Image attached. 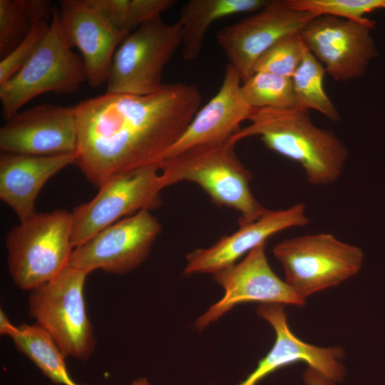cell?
I'll return each mask as SVG.
<instances>
[{
    "mask_svg": "<svg viewBox=\"0 0 385 385\" xmlns=\"http://www.w3.org/2000/svg\"><path fill=\"white\" fill-rule=\"evenodd\" d=\"M160 163L143 166L117 175L99 188L87 202L73 210V248L91 238L106 227L139 211L151 210L160 203L164 190Z\"/></svg>",
    "mask_w": 385,
    "mask_h": 385,
    "instance_id": "obj_9",
    "label": "cell"
},
{
    "mask_svg": "<svg viewBox=\"0 0 385 385\" xmlns=\"http://www.w3.org/2000/svg\"><path fill=\"white\" fill-rule=\"evenodd\" d=\"M374 22L329 16L314 17L299 32L310 52L333 79L346 82L360 78L375 56L370 35Z\"/></svg>",
    "mask_w": 385,
    "mask_h": 385,
    "instance_id": "obj_13",
    "label": "cell"
},
{
    "mask_svg": "<svg viewBox=\"0 0 385 385\" xmlns=\"http://www.w3.org/2000/svg\"><path fill=\"white\" fill-rule=\"evenodd\" d=\"M267 0H190L180 11L182 26V56L192 61L200 54L207 29L222 18L241 14L257 12Z\"/></svg>",
    "mask_w": 385,
    "mask_h": 385,
    "instance_id": "obj_20",
    "label": "cell"
},
{
    "mask_svg": "<svg viewBox=\"0 0 385 385\" xmlns=\"http://www.w3.org/2000/svg\"><path fill=\"white\" fill-rule=\"evenodd\" d=\"M257 315L267 321L275 332V341L256 368L237 385H257L275 371L298 361H304L333 381L343 378L345 369L340 360L344 355L341 347H320L299 339L290 329L283 305L260 304Z\"/></svg>",
    "mask_w": 385,
    "mask_h": 385,
    "instance_id": "obj_16",
    "label": "cell"
},
{
    "mask_svg": "<svg viewBox=\"0 0 385 385\" xmlns=\"http://www.w3.org/2000/svg\"><path fill=\"white\" fill-rule=\"evenodd\" d=\"M242 83L237 70L228 63L217 93L197 111L163 160L196 147L227 142L240 129V124L248 120L255 110L243 96Z\"/></svg>",
    "mask_w": 385,
    "mask_h": 385,
    "instance_id": "obj_18",
    "label": "cell"
},
{
    "mask_svg": "<svg viewBox=\"0 0 385 385\" xmlns=\"http://www.w3.org/2000/svg\"><path fill=\"white\" fill-rule=\"evenodd\" d=\"M326 71L323 65L307 48L302 61L291 79L297 107L315 110L328 119L337 121L339 113L324 87Z\"/></svg>",
    "mask_w": 385,
    "mask_h": 385,
    "instance_id": "obj_23",
    "label": "cell"
},
{
    "mask_svg": "<svg viewBox=\"0 0 385 385\" xmlns=\"http://www.w3.org/2000/svg\"><path fill=\"white\" fill-rule=\"evenodd\" d=\"M182 26L160 16L129 34L117 48L107 78L108 93L144 96L158 91L165 68L182 46Z\"/></svg>",
    "mask_w": 385,
    "mask_h": 385,
    "instance_id": "obj_8",
    "label": "cell"
},
{
    "mask_svg": "<svg viewBox=\"0 0 385 385\" xmlns=\"http://www.w3.org/2000/svg\"><path fill=\"white\" fill-rule=\"evenodd\" d=\"M10 338L16 349L26 356L53 383L82 385L75 382L70 376L65 361L66 356L58 345L36 323L16 326Z\"/></svg>",
    "mask_w": 385,
    "mask_h": 385,
    "instance_id": "obj_21",
    "label": "cell"
},
{
    "mask_svg": "<svg viewBox=\"0 0 385 385\" xmlns=\"http://www.w3.org/2000/svg\"><path fill=\"white\" fill-rule=\"evenodd\" d=\"M16 326L14 325L8 317L6 315L4 310H0V333L3 335H6L10 337L12 333L15 331Z\"/></svg>",
    "mask_w": 385,
    "mask_h": 385,
    "instance_id": "obj_31",
    "label": "cell"
},
{
    "mask_svg": "<svg viewBox=\"0 0 385 385\" xmlns=\"http://www.w3.org/2000/svg\"><path fill=\"white\" fill-rule=\"evenodd\" d=\"M265 248L266 243H263L240 262L212 274L213 279L222 288L224 294L195 320L196 329L203 330L242 303L304 304L305 299L273 271Z\"/></svg>",
    "mask_w": 385,
    "mask_h": 385,
    "instance_id": "obj_11",
    "label": "cell"
},
{
    "mask_svg": "<svg viewBox=\"0 0 385 385\" xmlns=\"http://www.w3.org/2000/svg\"><path fill=\"white\" fill-rule=\"evenodd\" d=\"M58 11L66 38L82 55L87 81L93 87L106 83L114 54L128 34L113 27L86 0L60 1Z\"/></svg>",
    "mask_w": 385,
    "mask_h": 385,
    "instance_id": "obj_17",
    "label": "cell"
},
{
    "mask_svg": "<svg viewBox=\"0 0 385 385\" xmlns=\"http://www.w3.org/2000/svg\"><path fill=\"white\" fill-rule=\"evenodd\" d=\"M273 254L286 283L304 299L355 276L364 257L360 247L328 232L286 239L274 247Z\"/></svg>",
    "mask_w": 385,
    "mask_h": 385,
    "instance_id": "obj_7",
    "label": "cell"
},
{
    "mask_svg": "<svg viewBox=\"0 0 385 385\" xmlns=\"http://www.w3.org/2000/svg\"><path fill=\"white\" fill-rule=\"evenodd\" d=\"M86 1L116 29L126 34H130L127 31L130 0H86Z\"/></svg>",
    "mask_w": 385,
    "mask_h": 385,
    "instance_id": "obj_29",
    "label": "cell"
},
{
    "mask_svg": "<svg viewBox=\"0 0 385 385\" xmlns=\"http://www.w3.org/2000/svg\"><path fill=\"white\" fill-rule=\"evenodd\" d=\"M306 48L299 32L286 35L260 56L254 66L253 72H268L292 78Z\"/></svg>",
    "mask_w": 385,
    "mask_h": 385,
    "instance_id": "obj_25",
    "label": "cell"
},
{
    "mask_svg": "<svg viewBox=\"0 0 385 385\" xmlns=\"http://www.w3.org/2000/svg\"><path fill=\"white\" fill-rule=\"evenodd\" d=\"M201 93L192 84L166 83L144 96L106 92L75 108V165L100 188L113 178L162 162L192 120Z\"/></svg>",
    "mask_w": 385,
    "mask_h": 385,
    "instance_id": "obj_1",
    "label": "cell"
},
{
    "mask_svg": "<svg viewBox=\"0 0 385 385\" xmlns=\"http://www.w3.org/2000/svg\"><path fill=\"white\" fill-rule=\"evenodd\" d=\"M248 120L227 142L236 145L259 137L268 149L299 164L314 186L334 183L342 176L349 158L346 146L332 130L316 125L308 110L255 109Z\"/></svg>",
    "mask_w": 385,
    "mask_h": 385,
    "instance_id": "obj_2",
    "label": "cell"
},
{
    "mask_svg": "<svg viewBox=\"0 0 385 385\" xmlns=\"http://www.w3.org/2000/svg\"><path fill=\"white\" fill-rule=\"evenodd\" d=\"M75 108L41 104L19 111L0 128L1 153L54 155L76 153Z\"/></svg>",
    "mask_w": 385,
    "mask_h": 385,
    "instance_id": "obj_14",
    "label": "cell"
},
{
    "mask_svg": "<svg viewBox=\"0 0 385 385\" xmlns=\"http://www.w3.org/2000/svg\"><path fill=\"white\" fill-rule=\"evenodd\" d=\"M130 385H151L145 377H140L133 380Z\"/></svg>",
    "mask_w": 385,
    "mask_h": 385,
    "instance_id": "obj_32",
    "label": "cell"
},
{
    "mask_svg": "<svg viewBox=\"0 0 385 385\" xmlns=\"http://www.w3.org/2000/svg\"><path fill=\"white\" fill-rule=\"evenodd\" d=\"M53 6L47 0H0V57L7 56L35 24L51 19Z\"/></svg>",
    "mask_w": 385,
    "mask_h": 385,
    "instance_id": "obj_22",
    "label": "cell"
},
{
    "mask_svg": "<svg viewBox=\"0 0 385 385\" xmlns=\"http://www.w3.org/2000/svg\"><path fill=\"white\" fill-rule=\"evenodd\" d=\"M63 32L58 6L39 47L10 79L0 84L2 114L6 120L36 96L52 92L72 94L87 81L83 60L72 50Z\"/></svg>",
    "mask_w": 385,
    "mask_h": 385,
    "instance_id": "obj_5",
    "label": "cell"
},
{
    "mask_svg": "<svg viewBox=\"0 0 385 385\" xmlns=\"http://www.w3.org/2000/svg\"><path fill=\"white\" fill-rule=\"evenodd\" d=\"M314 15L292 9L286 0H272L256 14L220 29L217 43L243 83L260 56L283 36L300 32Z\"/></svg>",
    "mask_w": 385,
    "mask_h": 385,
    "instance_id": "obj_12",
    "label": "cell"
},
{
    "mask_svg": "<svg viewBox=\"0 0 385 385\" xmlns=\"http://www.w3.org/2000/svg\"><path fill=\"white\" fill-rule=\"evenodd\" d=\"M71 212H36L6 237L7 267L14 284L29 291L49 282L70 265L73 247Z\"/></svg>",
    "mask_w": 385,
    "mask_h": 385,
    "instance_id": "obj_4",
    "label": "cell"
},
{
    "mask_svg": "<svg viewBox=\"0 0 385 385\" xmlns=\"http://www.w3.org/2000/svg\"><path fill=\"white\" fill-rule=\"evenodd\" d=\"M234 144L190 149L160 163L164 188L183 182L199 185L216 205L240 214L239 225L252 222L267 209L254 196L252 173L238 158Z\"/></svg>",
    "mask_w": 385,
    "mask_h": 385,
    "instance_id": "obj_3",
    "label": "cell"
},
{
    "mask_svg": "<svg viewBox=\"0 0 385 385\" xmlns=\"http://www.w3.org/2000/svg\"><path fill=\"white\" fill-rule=\"evenodd\" d=\"M76 153L30 155L1 153L0 199L20 222L36 213L35 202L45 184L56 173L74 164Z\"/></svg>",
    "mask_w": 385,
    "mask_h": 385,
    "instance_id": "obj_19",
    "label": "cell"
},
{
    "mask_svg": "<svg viewBox=\"0 0 385 385\" xmlns=\"http://www.w3.org/2000/svg\"><path fill=\"white\" fill-rule=\"evenodd\" d=\"M242 92L255 109L297 107L291 78L268 72H254L242 83Z\"/></svg>",
    "mask_w": 385,
    "mask_h": 385,
    "instance_id": "obj_24",
    "label": "cell"
},
{
    "mask_svg": "<svg viewBox=\"0 0 385 385\" xmlns=\"http://www.w3.org/2000/svg\"><path fill=\"white\" fill-rule=\"evenodd\" d=\"M303 378L306 385H335L334 381L311 367L306 369Z\"/></svg>",
    "mask_w": 385,
    "mask_h": 385,
    "instance_id": "obj_30",
    "label": "cell"
},
{
    "mask_svg": "<svg viewBox=\"0 0 385 385\" xmlns=\"http://www.w3.org/2000/svg\"><path fill=\"white\" fill-rule=\"evenodd\" d=\"M310 222L302 202L279 210H269L258 219L242 225L232 234L208 247L195 249L186 256L184 274H214L230 267L272 236L292 227H304Z\"/></svg>",
    "mask_w": 385,
    "mask_h": 385,
    "instance_id": "obj_15",
    "label": "cell"
},
{
    "mask_svg": "<svg viewBox=\"0 0 385 385\" xmlns=\"http://www.w3.org/2000/svg\"><path fill=\"white\" fill-rule=\"evenodd\" d=\"M51 20L34 25L27 36L0 61V84L14 76L34 54L46 35Z\"/></svg>",
    "mask_w": 385,
    "mask_h": 385,
    "instance_id": "obj_27",
    "label": "cell"
},
{
    "mask_svg": "<svg viewBox=\"0 0 385 385\" xmlns=\"http://www.w3.org/2000/svg\"><path fill=\"white\" fill-rule=\"evenodd\" d=\"M161 229L150 210H142L74 248L69 265L88 274L98 270L115 275L127 274L145 261Z\"/></svg>",
    "mask_w": 385,
    "mask_h": 385,
    "instance_id": "obj_10",
    "label": "cell"
},
{
    "mask_svg": "<svg viewBox=\"0 0 385 385\" xmlns=\"http://www.w3.org/2000/svg\"><path fill=\"white\" fill-rule=\"evenodd\" d=\"M84 271L71 267L31 290L29 314L53 339L66 356L88 359L96 339L86 312Z\"/></svg>",
    "mask_w": 385,
    "mask_h": 385,
    "instance_id": "obj_6",
    "label": "cell"
},
{
    "mask_svg": "<svg viewBox=\"0 0 385 385\" xmlns=\"http://www.w3.org/2000/svg\"><path fill=\"white\" fill-rule=\"evenodd\" d=\"M175 4V0H130L127 31L130 34L142 24L160 16Z\"/></svg>",
    "mask_w": 385,
    "mask_h": 385,
    "instance_id": "obj_28",
    "label": "cell"
},
{
    "mask_svg": "<svg viewBox=\"0 0 385 385\" xmlns=\"http://www.w3.org/2000/svg\"><path fill=\"white\" fill-rule=\"evenodd\" d=\"M294 10L355 21L367 19L366 14L385 9V0H286Z\"/></svg>",
    "mask_w": 385,
    "mask_h": 385,
    "instance_id": "obj_26",
    "label": "cell"
}]
</instances>
